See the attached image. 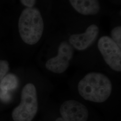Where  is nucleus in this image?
Listing matches in <instances>:
<instances>
[{"instance_id":"nucleus-4","label":"nucleus","mask_w":121,"mask_h":121,"mask_svg":"<svg viewBox=\"0 0 121 121\" xmlns=\"http://www.w3.org/2000/svg\"><path fill=\"white\" fill-rule=\"evenodd\" d=\"M98 48L105 62L114 71H121V51L112 39L107 36L99 38Z\"/></svg>"},{"instance_id":"nucleus-2","label":"nucleus","mask_w":121,"mask_h":121,"mask_svg":"<svg viewBox=\"0 0 121 121\" xmlns=\"http://www.w3.org/2000/svg\"><path fill=\"white\" fill-rule=\"evenodd\" d=\"M18 31L22 40L29 45L37 43L42 37L44 23L38 9L26 7L20 16L18 22Z\"/></svg>"},{"instance_id":"nucleus-6","label":"nucleus","mask_w":121,"mask_h":121,"mask_svg":"<svg viewBox=\"0 0 121 121\" xmlns=\"http://www.w3.org/2000/svg\"><path fill=\"white\" fill-rule=\"evenodd\" d=\"M60 112L64 121H87L88 111L83 104L75 100H68L60 106Z\"/></svg>"},{"instance_id":"nucleus-13","label":"nucleus","mask_w":121,"mask_h":121,"mask_svg":"<svg viewBox=\"0 0 121 121\" xmlns=\"http://www.w3.org/2000/svg\"><path fill=\"white\" fill-rule=\"evenodd\" d=\"M23 5L28 8L33 7L36 3V0H20Z\"/></svg>"},{"instance_id":"nucleus-8","label":"nucleus","mask_w":121,"mask_h":121,"mask_svg":"<svg viewBox=\"0 0 121 121\" xmlns=\"http://www.w3.org/2000/svg\"><path fill=\"white\" fill-rule=\"evenodd\" d=\"M72 6L78 13L84 15H94L99 12L98 0H69Z\"/></svg>"},{"instance_id":"nucleus-1","label":"nucleus","mask_w":121,"mask_h":121,"mask_svg":"<svg viewBox=\"0 0 121 121\" xmlns=\"http://www.w3.org/2000/svg\"><path fill=\"white\" fill-rule=\"evenodd\" d=\"M78 92L83 99L95 103L106 101L111 94L112 84L108 77L99 72L87 73L78 84Z\"/></svg>"},{"instance_id":"nucleus-10","label":"nucleus","mask_w":121,"mask_h":121,"mask_svg":"<svg viewBox=\"0 0 121 121\" xmlns=\"http://www.w3.org/2000/svg\"><path fill=\"white\" fill-rule=\"evenodd\" d=\"M111 35L113 41L118 46L121 48V26H117L113 28L111 32Z\"/></svg>"},{"instance_id":"nucleus-9","label":"nucleus","mask_w":121,"mask_h":121,"mask_svg":"<svg viewBox=\"0 0 121 121\" xmlns=\"http://www.w3.org/2000/svg\"><path fill=\"white\" fill-rule=\"evenodd\" d=\"M0 81V90L6 91L14 90L18 84V78L13 73L6 74Z\"/></svg>"},{"instance_id":"nucleus-5","label":"nucleus","mask_w":121,"mask_h":121,"mask_svg":"<svg viewBox=\"0 0 121 121\" xmlns=\"http://www.w3.org/2000/svg\"><path fill=\"white\" fill-rule=\"evenodd\" d=\"M73 54V48L69 43L62 42L58 48L57 56L47 60L45 64L46 68L54 73L64 72L69 66Z\"/></svg>"},{"instance_id":"nucleus-7","label":"nucleus","mask_w":121,"mask_h":121,"mask_svg":"<svg viewBox=\"0 0 121 121\" xmlns=\"http://www.w3.org/2000/svg\"><path fill=\"white\" fill-rule=\"evenodd\" d=\"M98 34V27L95 24H91L87 27L85 32L70 35L69 42L73 48L82 51L88 48L94 42Z\"/></svg>"},{"instance_id":"nucleus-12","label":"nucleus","mask_w":121,"mask_h":121,"mask_svg":"<svg viewBox=\"0 0 121 121\" xmlns=\"http://www.w3.org/2000/svg\"><path fill=\"white\" fill-rule=\"evenodd\" d=\"M0 98L4 102H7L10 99V95L9 91H0Z\"/></svg>"},{"instance_id":"nucleus-14","label":"nucleus","mask_w":121,"mask_h":121,"mask_svg":"<svg viewBox=\"0 0 121 121\" xmlns=\"http://www.w3.org/2000/svg\"><path fill=\"white\" fill-rule=\"evenodd\" d=\"M55 121H64L63 119L61 118V117H59L58 118H57L56 120H55Z\"/></svg>"},{"instance_id":"nucleus-3","label":"nucleus","mask_w":121,"mask_h":121,"mask_svg":"<svg viewBox=\"0 0 121 121\" xmlns=\"http://www.w3.org/2000/svg\"><path fill=\"white\" fill-rule=\"evenodd\" d=\"M38 109L36 88L32 83H28L22 90L20 103L13 110L12 117L14 121H31Z\"/></svg>"},{"instance_id":"nucleus-11","label":"nucleus","mask_w":121,"mask_h":121,"mask_svg":"<svg viewBox=\"0 0 121 121\" xmlns=\"http://www.w3.org/2000/svg\"><path fill=\"white\" fill-rule=\"evenodd\" d=\"M9 69L8 62L7 60H0V81L6 75Z\"/></svg>"}]
</instances>
